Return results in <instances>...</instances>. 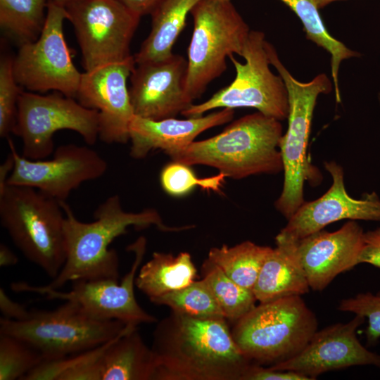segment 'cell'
Instances as JSON below:
<instances>
[{
  "instance_id": "cell-1",
  "label": "cell",
  "mask_w": 380,
  "mask_h": 380,
  "mask_svg": "<svg viewBox=\"0 0 380 380\" xmlns=\"http://www.w3.org/2000/svg\"><path fill=\"white\" fill-rule=\"evenodd\" d=\"M154 380H244L253 364L235 343L225 318L198 319L171 310L151 347Z\"/></svg>"
},
{
  "instance_id": "cell-2",
  "label": "cell",
  "mask_w": 380,
  "mask_h": 380,
  "mask_svg": "<svg viewBox=\"0 0 380 380\" xmlns=\"http://www.w3.org/2000/svg\"><path fill=\"white\" fill-rule=\"evenodd\" d=\"M65 213V261L59 274L47 285L59 289L69 281L119 278V260L115 250L109 248L117 237L127 233L131 226H155L163 232L189 229L190 226L171 227L154 209L127 212L118 195L109 196L96 209L94 221L84 222L76 218L65 201L61 202Z\"/></svg>"
},
{
  "instance_id": "cell-3",
  "label": "cell",
  "mask_w": 380,
  "mask_h": 380,
  "mask_svg": "<svg viewBox=\"0 0 380 380\" xmlns=\"http://www.w3.org/2000/svg\"><path fill=\"white\" fill-rule=\"evenodd\" d=\"M280 120L260 112L245 115L221 133L194 141L169 156L189 166L214 167L227 177L241 179L283 170L279 148L283 135Z\"/></svg>"
},
{
  "instance_id": "cell-4",
  "label": "cell",
  "mask_w": 380,
  "mask_h": 380,
  "mask_svg": "<svg viewBox=\"0 0 380 380\" xmlns=\"http://www.w3.org/2000/svg\"><path fill=\"white\" fill-rule=\"evenodd\" d=\"M65 213L60 201L37 189L0 187V221L23 255L49 277L59 274L65 261Z\"/></svg>"
},
{
  "instance_id": "cell-5",
  "label": "cell",
  "mask_w": 380,
  "mask_h": 380,
  "mask_svg": "<svg viewBox=\"0 0 380 380\" xmlns=\"http://www.w3.org/2000/svg\"><path fill=\"white\" fill-rule=\"evenodd\" d=\"M266 48L270 65L282 77L289 96L288 129L279 145L284 167V185L274 203L275 208L288 220L305 202V181L319 179V175L310 163L307 151L317 97L321 94H329L332 90V84L324 73L308 82L297 80L283 65L274 47L268 42Z\"/></svg>"
},
{
  "instance_id": "cell-6",
  "label": "cell",
  "mask_w": 380,
  "mask_h": 380,
  "mask_svg": "<svg viewBox=\"0 0 380 380\" xmlns=\"http://www.w3.org/2000/svg\"><path fill=\"white\" fill-rule=\"evenodd\" d=\"M317 331V320L301 296L260 303L231 330L252 362L274 365L300 353Z\"/></svg>"
},
{
  "instance_id": "cell-7",
  "label": "cell",
  "mask_w": 380,
  "mask_h": 380,
  "mask_svg": "<svg viewBox=\"0 0 380 380\" xmlns=\"http://www.w3.org/2000/svg\"><path fill=\"white\" fill-rule=\"evenodd\" d=\"M131 327L118 320L96 318L71 301L53 310L30 311L26 318L0 319V334L18 338L45 360L77 354L115 338Z\"/></svg>"
},
{
  "instance_id": "cell-8",
  "label": "cell",
  "mask_w": 380,
  "mask_h": 380,
  "mask_svg": "<svg viewBox=\"0 0 380 380\" xmlns=\"http://www.w3.org/2000/svg\"><path fill=\"white\" fill-rule=\"evenodd\" d=\"M191 14L186 90L194 101L225 71L227 57L241 56L251 30L231 0H201Z\"/></svg>"
},
{
  "instance_id": "cell-9",
  "label": "cell",
  "mask_w": 380,
  "mask_h": 380,
  "mask_svg": "<svg viewBox=\"0 0 380 380\" xmlns=\"http://www.w3.org/2000/svg\"><path fill=\"white\" fill-rule=\"evenodd\" d=\"M267 42L262 32L251 30L241 54L244 63L234 55L229 57L236 70L232 82L207 101L192 104L182 115L197 117L216 108L248 107L280 121L286 119L289 113L288 91L282 77L270 68Z\"/></svg>"
},
{
  "instance_id": "cell-10",
  "label": "cell",
  "mask_w": 380,
  "mask_h": 380,
  "mask_svg": "<svg viewBox=\"0 0 380 380\" xmlns=\"http://www.w3.org/2000/svg\"><path fill=\"white\" fill-rule=\"evenodd\" d=\"M64 5L48 0L39 37L20 45L13 67L18 84L30 91H56L75 98L82 73L75 66L63 34Z\"/></svg>"
},
{
  "instance_id": "cell-11",
  "label": "cell",
  "mask_w": 380,
  "mask_h": 380,
  "mask_svg": "<svg viewBox=\"0 0 380 380\" xmlns=\"http://www.w3.org/2000/svg\"><path fill=\"white\" fill-rule=\"evenodd\" d=\"M62 129L77 132L89 145L99 138V113L62 94L42 95L23 91L13 134L23 141V156L42 160L53 151V135Z\"/></svg>"
},
{
  "instance_id": "cell-12",
  "label": "cell",
  "mask_w": 380,
  "mask_h": 380,
  "mask_svg": "<svg viewBox=\"0 0 380 380\" xmlns=\"http://www.w3.org/2000/svg\"><path fill=\"white\" fill-rule=\"evenodd\" d=\"M85 71L130 57L140 16L119 0H73L64 5Z\"/></svg>"
},
{
  "instance_id": "cell-13",
  "label": "cell",
  "mask_w": 380,
  "mask_h": 380,
  "mask_svg": "<svg viewBox=\"0 0 380 380\" xmlns=\"http://www.w3.org/2000/svg\"><path fill=\"white\" fill-rule=\"evenodd\" d=\"M129 248L135 254L134 260L120 282L112 278L77 280L72 282V289L69 291L49 289L24 281L13 282L11 288L18 293H35L44 295L48 299L75 303L98 319L118 320L134 327L156 322L157 319L139 305L134 291L136 274L145 254V239L139 238Z\"/></svg>"
},
{
  "instance_id": "cell-14",
  "label": "cell",
  "mask_w": 380,
  "mask_h": 380,
  "mask_svg": "<svg viewBox=\"0 0 380 380\" xmlns=\"http://www.w3.org/2000/svg\"><path fill=\"white\" fill-rule=\"evenodd\" d=\"M14 159L7 184L32 187L60 202L83 182L98 179L107 170V163L94 150L66 144L58 147L50 160H31L20 155L8 140Z\"/></svg>"
},
{
  "instance_id": "cell-15",
  "label": "cell",
  "mask_w": 380,
  "mask_h": 380,
  "mask_svg": "<svg viewBox=\"0 0 380 380\" xmlns=\"http://www.w3.org/2000/svg\"><path fill=\"white\" fill-rule=\"evenodd\" d=\"M136 65L134 56L82 73L75 98L99 113V138L107 144L129 141L134 117L127 78Z\"/></svg>"
},
{
  "instance_id": "cell-16",
  "label": "cell",
  "mask_w": 380,
  "mask_h": 380,
  "mask_svg": "<svg viewBox=\"0 0 380 380\" xmlns=\"http://www.w3.org/2000/svg\"><path fill=\"white\" fill-rule=\"evenodd\" d=\"M324 165L332 178L330 188L319 198L301 205L276 236V243L296 242L342 220L380 221V198L375 192L362 199L352 198L345 187L343 167L334 161Z\"/></svg>"
},
{
  "instance_id": "cell-17",
  "label": "cell",
  "mask_w": 380,
  "mask_h": 380,
  "mask_svg": "<svg viewBox=\"0 0 380 380\" xmlns=\"http://www.w3.org/2000/svg\"><path fill=\"white\" fill-rule=\"evenodd\" d=\"M186 75L187 60L177 54L136 64L129 89L134 115L156 120L182 114L193 104Z\"/></svg>"
},
{
  "instance_id": "cell-18",
  "label": "cell",
  "mask_w": 380,
  "mask_h": 380,
  "mask_svg": "<svg viewBox=\"0 0 380 380\" xmlns=\"http://www.w3.org/2000/svg\"><path fill=\"white\" fill-rule=\"evenodd\" d=\"M365 317L355 315L350 322L317 331L295 357L270 368L291 370L315 379L329 371L353 366L373 365L380 369V355L367 349L357 337Z\"/></svg>"
},
{
  "instance_id": "cell-19",
  "label": "cell",
  "mask_w": 380,
  "mask_h": 380,
  "mask_svg": "<svg viewBox=\"0 0 380 380\" xmlns=\"http://www.w3.org/2000/svg\"><path fill=\"white\" fill-rule=\"evenodd\" d=\"M364 231L355 220L339 229H324L296 241V251L310 288L322 291L339 274L358 265Z\"/></svg>"
},
{
  "instance_id": "cell-20",
  "label": "cell",
  "mask_w": 380,
  "mask_h": 380,
  "mask_svg": "<svg viewBox=\"0 0 380 380\" xmlns=\"http://www.w3.org/2000/svg\"><path fill=\"white\" fill-rule=\"evenodd\" d=\"M234 114L233 109L222 108L182 120H156L134 115L129 125L130 156L142 159L152 151L160 149L169 156L186 147L204 131L231 121Z\"/></svg>"
},
{
  "instance_id": "cell-21",
  "label": "cell",
  "mask_w": 380,
  "mask_h": 380,
  "mask_svg": "<svg viewBox=\"0 0 380 380\" xmlns=\"http://www.w3.org/2000/svg\"><path fill=\"white\" fill-rule=\"evenodd\" d=\"M276 244L267 255L253 289L260 303L302 296L310 289L296 251V243Z\"/></svg>"
},
{
  "instance_id": "cell-22",
  "label": "cell",
  "mask_w": 380,
  "mask_h": 380,
  "mask_svg": "<svg viewBox=\"0 0 380 380\" xmlns=\"http://www.w3.org/2000/svg\"><path fill=\"white\" fill-rule=\"evenodd\" d=\"M155 373L153 351L137 327L117 336L102 357L101 380H154Z\"/></svg>"
},
{
  "instance_id": "cell-23",
  "label": "cell",
  "mask_w": 380,
  "mask_h": 380,
  "mask_svg": "<svg viewBox=\"0 0 380 380\" xmlns=\"http://www.w3.org/2000/svg\"><path fill=\"white\" fill-rule=\"evenodd\" d=\"M201 0H162L151 13V30L134 56L136 64L158 61L173 54L172 47L187 15Z\"/></svg>"
},
{
  "instance_id": "cell-24",
  "label": "cell",
  "mask_w": 380,
  "mask_h": 380,
  "mask_svg": "<svg viewBox=\"0 0 380 380\" xmlns=\"http://www.w3.org/2000/svg\"><path fill=\"white\" fill-rule=\"evenodd\" d=\"M197 270L189 253L154 252L152 258L139 269L136 286L149 300L180 290L196 280Z\"/></svg>"
},
{
  "instance_id": "cell-25",
  "label": "cell",
  "mask_w": 380,
  "mask_h": 380,
  "mask_svg": "<svg viewBox=\"0 0 380 380\" xmlns=\"http://www.w3.org/2000/svg\"><path fill=\"white\" fill-rule=\"evenodd\" d=\"M272 248L246 241L234 246L210 248L207 259L239 285L253 291Z\"/></svg>"
},
{
  "instance_id": "cell-26",
  "label": "cell",
  "mask_w": 380,
  "mask_h": 380,
  "mask_svg": "<svg viewBox=\"0 0 380 380\" xmlns=\"http://www.w3.org/2000/svg\"><path fill=\"white\" fill-rule=\"evenodd\" d=\"M299 18L306 37L331 56V74L336 101H340L338 71L341 62L359 53L348 48L343 42L332 37L327 31L315 0H280Z\"/></svg>"
},
{
  "instance_id": "cell-27",
  "label": "cell",
  "mask_w": 380,
  "mask_h": 380,
  "mask_svg": "<svg viewBox=\"0 0 380 380\" xmlns=\"http://www.w3.org/2000/svg\"><path fill=\"white\" fill-rule=\"evenodd\" d=\"M115 338L77 354L45 360L23 380H101L102 357Z\"/></svg>"
},
{
  "instance_id": "cell-28",
  "label": "cell",
  "mask_w": 380,
  "mask_h": 380,
  "mask_svg": "<svg viewBox=\"0 0 380 380\" xmlns=\"http://www.w3.org/2000/svg\"><path fill=\"white\" fill-rule=\"evenodd\" d=\"M47 0H0V25L20 44L35 41L46 15Z\"/></svg>"
},
{
  "instance_id": "cell-29",
  "label": "cell",
  "mask_w": 380,
  "mask_h": 380,
  "mask_svg": "<svg viewBox=\"0 0 380 380\" xmlns=\"http://www.w3.org/2000/svg\"><path fill=\"white\" fill-rule=\"evenodd\" d=\"M202 274L227 319L236 322L255 307L253 291L236 284L208 259L203 264Z\"/></svg>"
},
{
  "instance_id": "cell-30",
  "label": "cell",
  "mask_w": 380,
  "mask_h": 380,
  "mask_svg": "<svg viewBox=\"0 0 380 380\" xmlns=\"http://www.w3.org/2000/svg\"><path fill=\"white\" fill-rule=\"evenodd\" d=\"M150 300L156 305H166L172 311L191 317L225 318L210 286L203 278L201 280L194 281L184 289Z\"/></svg>"
},
{
  "instance_id": "cell-31",
  "label": "cell",
  "mask_w": 380,
  "mask_h": 380,
  "mask_svg": "<svg viewBox=\"0 0 380 380\" xmlns=\"http://www.w3.org/2000/svg\"><path fill=\"white\" fill-rule=\"evenodd\" d=\"M44 360L42 354L25 341L0 334V380H23Z\"/></svg>"
},
{
  "instance_id": "cell-32",
  "label": "cell",
  "mask_w": 380,
  "mask_h": 380,
  "mask_svg": "<svg viewBox=\"0 0 380 380\" xmlns=\"http://www.w3.org/2000/svg\"><path fill=\"white\" fill-rule=\"evenodd\" d=\"M186 164L172 161L160 172V181L163 189L172 196H182L189 194L195 187L199 186L206 191L220 192L227 176L218 175L199 178Z\"/></svg>"
},
{
  "instance_id": "cell-33",
  "label": "cell",
  "mask_w": 380,
  "mask_h": 380,
  "mask_svg": "<svg viewBox=\"0 0 380 380\" xmlns=\"http://www.w3.org/2000/svg\"><path fill=\"white\" fill-rule=\"evenodd\" d=\"M13 59L4 56L0 61V136L13 133L16 122L18 103L23 89L17 82L13 67Z\"/></svg>"
},
{
  "instance_id": "cell-34",
  "label": "cell",
  "mask_w": 380,
  "mask_h": 380,
  "mask_svg": "<svg viewBox=\"0 0 380 380\" xmlns=\"http://www.w3.org/2000/svg\"><path fill=\"white\" fill-rule=\"evenodd\" d=\"M338 309L367 317L365 336L368 346L376 344L380 338V293H360L341 300Z\"/></svg>"
},
{
  "instance_id": "cell-35",
  "label": "cell",
  "mask_w": 380,
  "mask_h": 380,
  "mask_svg": "<svg viewBox=\"0 0 380 380\" xmlns=\"http://www.w3.org/2000/svg\"><path fill=\"white\" fill-rule=\"evenodd\" d=\"M244 380H311L309 377L291 370L263 367L253 363L249 369Z\"/></svg>"
},
{
  "instance_id": "cell-36",
  "label": "cell",
  "mask_w": 380,
  "mask_h": 380,
  "mask_svg": "<svg viewBox=\"0 0 380 380\" xmlns=\"http://www.w3.org/2000/svg\"><path fill=\"white\" fill-rule=\"evenodd\" d=\"M367 263L380 268V227L364 232L358 265Z\"/></svg>"
},
{
  "instance_id": "cell-37",
  "label": "cell",
  "mask_w": 380,
  "mask_h": 380,
  "mask_svg": "<svg viewBox=\"0 0 380 380\" xmlns=\"http://www.w3.org/2000/svg\"><path fill=\"white\" fill-rule=\"evenodd\" d=\"M0 310L4 318L13 320L24 319L30 312L24 305L13 300L2 287L0 288Z\"/></svg>"
},
{
  "instance_id": "cell-38",
  "label": "cell",
  "mask_w": 380,
  "mask_h": 380,
  "mask_svg": "<svg viewBox=\"0 0 380 380\" xmlns=\"http://www.w3.org/2000/svg\"><path fill=\"white\" fill-rule=\"evenodd\" d=\"M134 13L141 17L150 14L162 0H119Z\"/></svg>"
},
{
  "instance_id": "cell-39",
  "label": "cell",
  "mask_w": 380,
  "mask_h": 380,
  "mask_svg": "<svg viewBox=\"0 0 380 380\" xmlns=\"http://www.w3.org/2000/svg\"><path fill=\"white\" fill-rule=\"evenodd\" d=\"M18 262V256L6 244H0V266L15 265Z\"/></svg>"
},
{
  "instance_id": "cell-40",
  "label": "cell",
  "mask_w": 380,
  "mask_h": 380,
  "mask_svg": "<svg viewBox=\"0 0 380 380\" xmlns=\"http://www.w3.org/2000/svg\"><path fill=\"white\" fill-rule=\"evenodd\" d=\"M315 1L318 8L320 9V8H324L327 5L329 4L330 3H332L335 1H338V0H315Z\"/></svg>"
},
{
  "instance_id": "cell-41",
  "label": "cell",
  "mask_w": 380,
  "mask_h": 380,
  "mask_svg": "<svg viewBox=\"0 0 380 380\" xmlns=\"http://www.w3.org/2000/svg\"><path fill=\"white\" fill-rule=\"evenodd\" d=\"M52 1H54L56 2H58L59 4H61L63 5H65L66 4L73 1V0H52Z\"/></svg>"
},
{
  "instance_id": "cell-42",
  "label": "cell",
  "mask_w": 380,
  "mask_h": 380,
  "mask_svg": "<svg viewBox=\"0 0 380 380\" xmlns=\"http://www.w3.org/2000/svg\"><path fill=\"white\" fill-rule=\"evenodd\" d=\"M379 102H380V93L379 94Z\"/></svg>"
}]
</instances>
